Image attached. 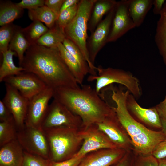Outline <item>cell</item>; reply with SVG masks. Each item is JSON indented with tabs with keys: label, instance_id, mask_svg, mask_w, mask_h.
<instances>
[{
	"label": "cell",
	"instance_id": "cell-1",
	"mask_svg": "<svg viewBox=\"0 0 166 166\" xmlns=\"http://www.w3.org/2000/svg\"><path fill=\"white\" fill-rule=\"evenodd\" d=\"M25 71L34 73L49 87H79L64 62L57 48H48L37 44L26 51L20 66Z\"/></svg>",
	"mask_w": 166,
	"mask_h": 166
},
{
	"label": "cell",
	"instance_id": "cell-29",
	"mask_svg": "<svg viewBox=\"0 0 166 166\" xmlns=\"http://www.w3.org/2000/svg\"><path fill=\"white\" fill-rule=\"evenodd\" d=\"M49 30L42 22L33 21L26 27L22 28L23 34L31 45L36 44L38 40Z\"/></svg>",
	"mask_w": 166,
	"mask_h": 166
},
{
	"label": "cell",
	"instance_id": "cell-10",
	"mask_svg": "<svg viewBox=\"0 0 166 166\" xmlns=\"http://www.w3.org/2000/svg\"><path fill=\"white\" fill-rule=\"evenodd\" d=\"M3 81L17 89L28 100L48 87L36 75L25 71L17 75L7 77L4 79Z\"/></svg>",
	"mask_w": 166,
	"mask_h": 166
},
{
	"label": "cell",
	"instance_id": "cell-46",
	"mask_svg": "<svg viewBox=\"0 0 166 166\" xmlns=\"http://www.w3.org/2000/svg\"><path fill=\"white\" fill-rule=\"evenodd\" d=\"M158 160V166H166V157Z\"/></svg>",
	"mask_w": 166,
	"mask_h": 166
},
{
	"label": "cell",
	"instance_id": "cell-11",
	"mask_svg": "<svg viewBox=\"0 0 166 166\" xmlns=\"http://www.w3.org/2000/svg\"><path fill=\"white\" fill-rule=\"evenodd\" d=\"M129 0L117 1L107 43L114 42L136 27L128 10Z\"/></svg>",
	"mask_w": 166,
	"mask_h": 166
},
{
	"label": "cell",
	"instance_id": "cell-35",
	"mask_svg": "<svg viewBox=\"0 0 166 166\" xmlns=\"http://www.w3.org/2000/svg\"><path fill=\"white\" fill-rule=\"evenodd\" d=\"M135 155L136 159L134 166H158V160L152 155Z\"/></svg>",
	"mask_w": 166,
	"mask_h": 166
},
{
	"label": "cell",
	"instance_id": "cell-41",
	"mask_svg": "<svg viewBox=\"0 0 166 166\" xmlns=\"http://www.w3.org/2000/svg\"><path fill=\"white\" fill-rule=\"evenodd\" d=\"M65 0H46L45 5L58 15L62 5Z\"/></svg>",
	"mask_w": 166,
	"mask_h": 166
},
{
	"label": "cell",
	"instance_id": "cell-36",
	"mask_svg": "<svg viewBox=\"0 0 166 166\" xmlns=\"http://www.w3.org/2000/svg\"><path fill=\"white\" fill-rule=\"evenodd\" d=\"M44 0H22L17 3L20 7L30 10L45 5Z\"/></svg>",
	"mask_w": 166,
	"mask_h": 166
},
{
	"label": "cell",
	"instance_id": "cell-43",
	"mask_svg": "<svg viewBox=\"0 0 166 166\" xmlns=\"http://www.w3.org/2000/svg\"><path fill=\"white\" fill-rule=\"evenodd\" d=\"M155 106L160 117L166 118V95L163 100Z\"/></svg>",
	"mask_w": 166,
	"mask_h": 166
},
{
	"label": "cell",
	"instance_id": "cell-27",
	"mask_svg": "<svg viewBox=\"0 0 166 166\" xmlns=\"http://www.w3.org/2000/svg\"><path fill=\"white\" fill-rule=\"evenodd\" d=\"M3 60L0 67V82L3 81L6 78L20 74L25 71L23 67L17 66L14 64L13 57L16 53L10 49L2 53Z\"/></svg>",
	"mask_w": 166,
	"mask_h": 166
},
{
	"label": "cell",
	"instance_id": "cell-7",
	"mask_svg": "<svg viewBox=\"0 0 166 166\" xmlns=\"http://www.w3.org/2000/svg\"><path fill=\"white\" fill-rule=\"evenodd\" d=\"M17 139L24 151L49 159L48 142L42 129L25 124L23 128L18 131Z\"/></svg>",
	"mask_w": 166,
	"mask_h": 166
},
{
	"label": "cell",
	"instance_id": "cell-34",
	"mask_svg": "<svg viewBox=\"0 0 166 166\" xmlns=\"http://www.w3.org/2000/svg\"><path fill=\"white\" fill-rule=\"evenodd\" d=\"M51 161L49 159L31 154L24 151L22 166H49Z\"/></svg>",
	"mask_w": 166,
	"mask_h": 166
},
{
	"label": "cell",
	"instance_id": "cell-40",
	"mask_svg": "<svg viewBox=\"0 0 166 166\" xmlns=\"http://www.w3.org/2000/svg\"><path fill=\"white\" fill-rule=\"evenodd\" d=\"M133 154L132 150L128 151L120 160L113 164V166H131Z\"/></svg>",
	"mask_w": 166,
	"mask_h": 166
},
{
	"label": "cell",
	"instance_id": "cell-20",
	"mask_svg": "<svg viewBox=\"0 0 166 166\" xmlns=\"http://www.w3.org/2000/svg\"><path fill=\"white\" fill-rule=\"evenodd\" d=\"M154 0H129L130 16L136 27L140 26L153 5Z\"/></svg>",
	"mask_w": 166,
	"mask_h": 166
},
{
	"label": "cell",
	"instance_id": "cell-24",
	"mask_svg": "<svg viewBox=\"0 0 166 166\" xmlns=\"http://www.w3.org/2000/svg\"><path fill=\"white\" fill-rule=\"evenodd\" d=\"M61 55L66 66L78 85H83L86 75L74 57L65 48L62 43L57 46Z\"/></svg>",
	"mask_w": 166,
	"mask_h": 166
},
{
	"label": "cell",
	"instance_id": "cell-38",
	"mask_svg": "<svg viewBox=\"0 0 166 166\" xmlns=\"http://www.w3.org/2000/svg\"><path fill=\"white\" fill-rule=\"evenodd\" d=\"M151 155L157 160L166 157V139L161 141L155 146Z\"/></svg>",
	"mask_w": 166,
	"mask_h": 166
},
{
	"label": "cell",
	"instance_id": "cell-44",
	"mask_svg": "<svg viewBox=\"0 0 166 166\" xmlns=\"http://www.w3.org/2000/svg\"><path fill=\"white\" fill-rule=\"evenodd\" d=\"M80 1V0H65L62 5L60 13L72 6L78 4Z\"/></svg>",
	"mask_w": 166,
	"mask_h": 166
},
{
	"label": "cell",
	"instance_id": "cell-19",
	"mask_svg": "<svg viewBox=\"0 0 166 166\" xmlns=\"http://www.w3.org/2000/svg\"><path fill=\"white\" fill-rule=\"evenodd\" d=\"M117 2L114 0H96L88 24L87 29L91 33L102 20L103 16L115 7Z\"/></svg>",
	"mask_w": 166,
	"mask_h": 166
},
{
	"label": "cell",
	"instance_id": "cell-30",
	"mask_svg": "<svg viewBox=\"0 0 166 166\" xmlns=\"http://www.w3.org/2000/svg\"><path fill=\"white\" fill-rule=\"evenodd\" d=\"M18 129L14 120L0 122V147L17 139Z\"/></svg>",
	"mask_w": 166,
	"mask_h": 166
},
{
	"label": "cell",
	"instance_id": "cell-25",
	"mask_svg": "<svg viewBox=\"0 0 166 166\" xmlns=\"http://www.w3.org/2000/svg\"><path fill=\"white\" fill-rule=\"evenodd\" d=\"M29 18L33 21L44 23L50 29L56 25L58 15L45 5L28 10Z\"/></svg>",
	"mask_w": 166,
	"mask_h": 166
},
{
	"label": "cell",
	"instance_id": "cell-2",
	"mask_svg": "<svg viewBox=\"0 0 166 166\" xmlns=\"http://www.w3.org/2000/svg\"><path fill=\"white\" fill-rule=\"evenodd\" d=\"M53 97L81 118V128L100 123L115 112L114 107L89 85L54 89Z\"/></svg>",
	"mask_w": 166,
	"mask_h": 166
},
{
	"label": "cell",
	"instance_id": "cell-15",
	"mask_svg": "<svg viewBox=\"0 0 166 166\" xmlns=\"http://www.w3.org/2000/svg\"><path fill=\"white\" fill-rule=\"evenodd\" d=\"M126 106L130 114L138 122L146 127L161 130L160 118L155 106L148 109L142 107L129 92L127 98Z\"/></svg>",
	"mask_w": 166,
	"mask_h": 166
},
{
	"label": "cell",
	"instance_id": "cell-5",
	"mask_svg": "<svg viewBox=\"0 0 166 166\" xmlns=\"http://www.w3.org/2000/svg\"><path fill=\"white\" fill-rule=\"evenodd\" d=\"M96 70L98 74L89 76L87 80L96 81L94 89L97 93L99 94L102 89L113 83H117L124 86L136 99L141 96L139 81L130 72L112 67L104 68L101 65L97 67Z\"/></svg>",
	"mask_w": 166,
	"mask_h": 166
},
{
	"label": "cell",
	"instance_id": "cell-42",
	"mask_svg": "<svg viewBox=\"0 0 166 166\" xmlns=\"http://www.w3.org/2000/svg\"><path fill=\"white\" fill-rule=\"evenodd\" d=\"M165 0H154L153 12L156 15L160 14L165 2Z\"/></svg>",
	"mask_w": 166,
	"mask_h": 166
},
{
	"label": "cell",
	"instance_id": "cell-18",
	"mask_svg": "<svg viewBox=\"0 0 166 166\" xmlns=\"http://www.w3.org/2000/svg\"><path fill=\"white\" fill-rule=\"evenodd\" d=\"M0 147V166H23L24 151L17 139Z\"/></svg>",
	"mask_w": 166,
	"mask_h": 166
},
{
	"label": "cell",
	"instance_id": "cell-31",
	"mask_svg": "<svg viewBox=\"0 0 166 166\" xmlns=\"http://www.w3.org/2000/svg\"><path fill=\"white\" fill-rule=\"evenodd\" d=\"M62 44L65 48L76 59L86 75L89 73L90 69L88 64L78 48L71 40L66 38Z\"/></svg>",
	"mask_w": 166,
	"mask_h": 166
},
{
	"label": "cell",
	"instance_id": "cell-33",
	"mask_svg": "<svg viewBox=\"0 0 166 166\" xmlns=\"http://www.w3.org/2000/svg\"><path fill=\"white\" fill-rule=\"evenodd\" d=\"M78 4L74 5L61 12L56 25L64 31L66 27L74 19L78 10Z\"/></svg>",
	"mask_w": 166,
	"mask_h": 166
},
{
	"label": "cell",
	"instance_id": "cell-45",
	"mask_svg": "<svg viewBox=\"0 0 166 166\" xmlns=\"http://www.w3.org/2000/svg\"><path fill=\"white\" fill-rule=\"evenodd\" d=\"M160 118L162 125L161 130L166 136V118L160 117Z\"/></svg>",
	"mask_w": 166,
	"mask_h": 166
},
{
	"label": "cell",
	"instance_id": "cell-4",
	"mask_svg": "<svg viewBox=\"0 0 166 166\" xmlns=\"http://www.w3.org/2000/svg\"><path fill=\"white\" fill-rule=\"evenodd\" d=\"M43 131L48 144L49 158L53 161L60 162L73 157L83 143L80 129L61 127Z\"/></svg>",
	"mask_w": 166,
	"mask_h": 166
},
{
	"label": "cell",
	"instance_id": "cell-17",
	"mask_svg": "<svg viewBox=\"0 0 166 166\" xmlns=\"http://www.w3.org/2000/svg\"><path fill=\"white\" fill-rule=\"evenodd\" d=\"M66 38L71 40L78 48L86 59L91 75H97L96 68L91 62L87 47V38L80 28L73 20L64 30Z\"/></svg>",
	"mask_w": 166,
	"mask_h": 166
},
{
	"label": "cell",
	"instance_id": "cell-16",
	"mask_svg": "<svg viewBox=\"0 0 166 166\" xmlns=\"http://www.w3.org/2000/svg\"><path fill=\"white\" fill-rule=\"evenodd\" d=\"M128 151L117 148L92 152L85 155L77 166H110L120 160Z\"/></svg>",
	"mask_w": 166,
	"mask_h": 166
},
{
	"label": "cell",
	"instance_id": "cell-39",
	"mask_svg": "<svg viewBox=\"0 0 166 166\" xmlns=\"http://www.w3.org/2000/svg\"><path fill=\"white\" fill-rule=\"evenodd\" d=\"M14 120L13 116L2 100L0 101V122L9 121Z\"/></svg>",
	"mask_w": 166,
	"mask_h": 166
},
{
	"label": "cell",
	"instance_id": "cell-3",
	"mask_svg": "<svg viewBox=\"0 0 166 166\" xmlns=\"http://www.w3.org/2000/svg\"><path fill=\"white\" fill-rule=\"evenodd\" d=\"M112 98L116 105L114 107L117 117L129 136L136 154L148 155L155 146L166 139L161 130L150 129L135 120L128 110L126 100L129 92L118 87L111 88Z\"/></svg>",
	"mask_w": 166,
	"mask_h": 166
},
{
	"label": "cell",
	"instance_id": "cell-12",
	"mask_svg": "<svg viewBox=\"0 0 166 166\" xmlns=\"http://www.w3.org/2000/svg\"><path fill=\"white\" fill-rule=\"evenodd\" d=\"M6 93L2 100L14 118L18 131L24 126L29 100L16 89L5 83Z\"/></svg>",
	"mask_w": 166,
	"mask_h": 166
},
{
	"label": "cell",
	"instance_id": "cell-32",
	"mask_svg": "<svg viewBox=\"0 0 166 166\" xmlns=\"http://www.w3.org/2000/svg\"><path fill=\"white\" fill-rule=\"evenodd\" d=\"M17 25L13 23L0 28V52L2 53L8 49L10 43L15 32Z\"/></svg>",
	"mask_w": 166,
	"mask_h": 166
},
{
	"label": "cell",
	"instance_id": "cell-14",
	"mask_svg": "<svg viewBox=\"0 0 166 166\" xmlns=\"http://www.w3.org/2000/svg\"><path fill=\"white\" fill-rule=\"evenodd\" d=\"M115 9V7L107 14L88 38L87 44L90 60L94 65L97 55L107 43Z\"/></svg>",
	"mask_w": 166,
	"mask_h": 166
},
{
	"label": "cell",
	"instance_id": "cell-22",
	"mask_svg": "<svg viewBox=\"0 0 166 166\" xmlns=\"http://www.w3.org/2000/svg\"><path fill=\"white\" fill-rule=\"evenodd\" d=\"M24 13V9L17 3L9 0L0 1V26L12 23L14 20L21 17Z\"/></svg>",
	"mask_w": 166,
	"mask_h": 166
},
{
	"label": "cell",
	"instance_id": "cell-26",
	"mask_svg": "<svg viewBox=\"0 0 166 166\" xmlns=\"http://www.w3.org/2000/svg\"><path fill=\"white\" fill-rule=\"evenodd\" d=\"M96 0H80L74 21L88 38L87 26L93 5Z\"/></svg>",
	"mask_w": 166,
	"mask_h": 166
},
{
	"label": "cell",
	"instance_id": "cell-37",
	"mask_svg": "<svg viewBox=\"0 0 166 166\" xmlns=\"http://www.w3.org/2000/svg\"><path fill=\"white\" fill-rule=\"evenodd\" d=\"M84 157L73 156L69 159L60 162H55L51 160L49 166H77Z\"/></svg>",
	"mask_w": 166,
	"mask_h": 166
},
{
	"label": "cell",
	"instance_id": "cell-21",
	"mask_svg": "<svg viewBox=\"0 0 166 166\" xmlns=\"http://www.w3.org/2000/svg\"><path fill=\"white\" fill-rule=\"evenodd\" d=\"M160 15L157 23L154 41L166 66V1Z\"/></svg>",
	"mask_w": 166,
	"mask_h": 166
},
{
	"label": "cell",
	"instance_id": "cell-13",
	"mask_svg": "<svg viewBox=\"0 0 166 166\" xmlns=\"http://www.w3.org/2000/svg\"><path fill=\"white\" fill-rule=\"evenodd\" d=\"M96 124L117 148L127 151L133 150L131 139L119 121L115 112Z\"/></svg>",
	"mask_w": 166,
	"mask_h": 166
},
{
	"label": "cell",
	"instance_id": "cell-28",
	"mask_svg": "<svg viewBox=\"0 0 166 166\" xmlns=\"http://www.w3.org/2000/svg\"><path fill=\"white\" fill-rule=\"evenodd\" d=\"M65 38L64 31L55 25L38 40L36 44L48 48L57 47Z\"/></svg>",
	"mask_w": 166,
	"mask_h": 166
},
{
	"label": "cell",
	"instance_id": "cell-8",
	"mask_svg": "<svg viewBox=\"0 0 166 166\" xmlns=\"http://www.w3.org/2000/svg\"><path fill=\"white\" fill-rule=\"evenodd\" d=\"M53 89L47 87L29 100L26 125L41 129L49 106V102L53 97Z\"/></svg>",
	"mask_w": 166,
	"mask_h": 166
},
{
	"label": "cell",
	"instance_id": "cell-6",
	"mask_svg": "<svg viewBox=\"0 0 166 166\" xmlns=\"http://www.w3.org/2000/svg\"><path fill=\"white\" fill-rule=\"evenodd\" d=\"M81 118L59 101L53 99L41 126L45 130L54 128L65 127L80 129Z\"/></svg>",
	"mask_w": 166,
	"mask_h": 166
},
{
	"label": "cell",
	"instance_id": "cell-9",
	"mask_svg": "<svg viewBox=\"0 0 166 166\" xmlns=\"http://www.w3.org/2000/svg\"><path fill=\"white\" fill-rule=\"evenodd\" d=\"M83 141L81 147L74 156L84 157L94 151L117 148L96 124L80 129Z\"/></svg>",
	"mask_w": 166,
	"mask_h": 166
},
{
	"label": "cell",
	"instance_id": "cell-23",
	"mask_svg": "<svg viewBox=\"0 0 166 166\" xmlns=\"http://www.w3.org/2000/svg\"><path fill=\"white\" fill-rule=\"evenodd\" d=\"M30 46L23 34L22 28L17 26L8 49L16 53L18 57L19 66L22 63L26 51Z\"/></svg>",
	"mask_w": 166,
	"mask_h": 166
}]
</instances>
